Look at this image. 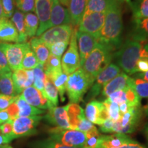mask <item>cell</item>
Listing matches in <instances>:
<instances>
[{"instance_id":"obj_21","label":"cell","mask_w":148,"mask_h":148,"mask_svg":"<svg viewBox=\"0 0 148 148\" xmlns=\"http://www.w3.org/2000/svg\"><path fill=\"white\" fill-rule=\"evenodd\" d=\"M18 42V34L14 24L8 18H0V43Z\"/></svg>"},{"instance_id":"obj_46","label":"cell","mask_w":148,"mask_h":148,"mask_svg":"<svg viewBox=\"0 0 148 148\" xmlns=\"http://www.w3.org/2000/svg\"><path fill=\"white\" fill-rule=\"evenodd\" d=\"M16 96H9L0 93V111L5 110L10 104L14 102Z\"/></svg>"},{"instance_id":"obj_50","label":"cell","mask_w":148,"mask_h":148,"mask_svg":"<svg viewBox=\"0 0 148 148\" xmlns=\"http://www.w3.org/2000/svg\"><path fill=\"white\" fill-rule=\"evenodd\" d=\"M5 110H6L9 116H10V119L11 121H14V119L18 118V108L15 101L12 103V104H10Z\"/></svg>"},{"instance_id":"obj_36","label":"cell","mask_w":148,"mask_h":148,"mask_svg":"<svg viewBox=\"0 0 148 148\" xmlns=\"http://www.w3.org/2000/svg\"><path fill=\"white\" fill-rule=\"evenodd\" d=\"M38 64L39 63L37 60L36 55L29 47L25 51L23 59L22 60V69L25 70L33 69L38 66Z\"/></svg>"},{"instance_id":"obj_49","label":"cell","mask_w":148,"mask_h":148,"mask_svg":"<svg viewBox=\"0 0 148 148\" xmlns=\"http://www.w3.org/2000/svg\"><path fill=\"white\" fill-rule=\"evenodd\" d=\"M136 72L145 73L148 71V58H140L136 64Z\"/></svg>"},{"instance_id":"obj_28","label":"cell","mask_w":148,"mask_h":148,"mask_svg":"<svg viewBox=\"0 0 148 148\" xmlns=\"http://www.w3.org/2000/svg\"><path fill=\"white\" fill-rule=\"evenodd\" d=\"M134 23L132 38L138 41H148V18L134 20Z\"/></svg>"},{"instance_id":"obj_30","label":"cell","mask_w":148,"mask_h":148,"mask_svg":"<svg viewBox=\"0 0 148 148\" xmlns=\"http://www.w3.org/2000/svg\"><path fill=\"white\" fill-rule=\"evenodd\" d=\"M12 80H13L14 90L16 95H20L25 89V83L27 80V74L25 69H20L13 71L12 73Z\"/></svg>"},{"instance_id":"obj_15","label":"cell","mask_w":148,"mask_h":148,"mask_svg":"<svg viewBox=\"0 0 148 148\" xmlns=\"http://www.w3.org/2000/svg\"><path fill=\"white\" fill-rule=\"evenodd\" d=\"M76 38L81 66L86 57L97 45L99 42V39L91 34L80 32L78 30L76 32Z\"/></svg>"},{"instance_id":"obj_22","label":"cell","mask_w":148,"mask_h":148,"mask_svg":"<svg viewBox=\"0 0 148 148\" xmlns=\"http://www.w3.org/2000/svg\"><path fill=\"white\" fill-rule=\"evenodd\" d=\"M87 0H70L68 10L71 20V25L77 26L82 20L86 8Z\"/></svg>"},{"instance_id":"obj_10","label":"cell","mask_w":148,"mask_h":148,"mask_svg":"<svg viewBox=\"0 0 148 148\" xmlns=\"http://www.w3.org/2000/svg\"><path fill=\"white\" fill-rule=\"evenodd\" d=\"M121 73L119 66L110 63L105 69L99 73L90 87L86 100H91L99 95L106 85Z\"/></svg>"},{"instance_id":"obj_33","label":"cell","mask_w":148,"mask_h":148,"mask_svg":"<svg viewBox=\"0 0 148 148\" xmlns=\"http://www.w3.org/2000/svg\"><path fill=\"white\" fill-rule=\"evenodd\" d=\"M45 97L47 99L50 106H57L58 104V92L49 78H46L45 82Z\"/></svg>"},{"instance_id":"obj_11","label":"cell","mask_w":148,"mask_h":148,"mask_svg":"<svg viewBox=\"0 0 148 148\" xmlns=\"http://www.w3.org/2000/svg\"><path fill=\"white\" fill-rule=\"evenodd\" d=\"M42 116L40 115L18 117L12 123V134L15 138L36 134V127Z\"/></svg>"},{"instance_id":"obj_61","label":"cell","mask_w":148,"mask_h":148,"mask_svg":"<svg viewBox=\"0 0 148 148\" xmlns=\"http://www.w3.org/2000/svg\"><path fill=\"white\" fill-rule=\"evenodd\" d=\"M0 148H12L11 146L8 145H1L0 146Z\"/></svg>"},{"instance_id":"obj_1","label":"cell","mask_w":148,"mask_h":148,"mask_svg":"<svg viewBox=\"0 0 148 148\" xmlns=\"http://www.w3.org/2000/svg\"><path fill=\"white\" fill-rule=\"evenodd\" d=\"M123 22L121 5L111 0L105 12V21L99 37V41L110 46L112 49L121 46Z\"/></svg>"},{"instance_id":"obj_60","label":"cell","mask_w":148,"mask_h":148,"mask_svg":"<svg viewBox=\"0 0 148 148\" xmlns=\"http://www.w3.org/2000/svg\"><path fill=\"white\" fill-rule=\"evenodd\" d=\"M113 1H116V3H119V4H120L121 5L122 3L123 2V1H124V0H113Z\"/></svg>"},{"instance_id":"obj_52","label":"cell","mask_w":148,"mask_h":148,"mask_svg":"<svg viewBox=\"0 0 148 148\" xmlns=\"http://www.w3.org/2000/svg\"><path fill=\"white\" fill-rule=\"evenodd\" d=\"M12 121H8L0 125V131L3 134H10L12 132Z\"/></svg>"},{"instance_id":"obj_19","label":"cell","mask_w":148,"mask_h":148,"mask_svg":"<svg viewBox=\"0 0 148 148\" xmlns=\"http://www.w3.org/2000/svg\"><path fill=\"white\" fill-rule=\"evenodd\" d=\"M23 99L31 106L45 110L50 108V104L42 92L34 86L25 88L21 94Z\"/></svg>"},{"instance_id":"obj_41","label":"cell","mask_w":148,"mask_h":148,"mask_svg":"<svg viewBox=\"0 0 148 148\" xmlns=\"http://www.w3.org/2000/svg\"><path fill=\"white\" fill-rule=\"evenodd\" d=\"M87 134V138L82 148H96L97 147L99 141L100 134L99 131L94 132L86 133Z\"/></svg>"},{"instance_id":"obj_62","label":"cell","mask_w":148,"mask_h":148,"mask_svg":"<svg viewBox=\"0 0 148 148\" xmlns=\"http://www.w3.org/2000/svg\"><path fill=\"white\" fill-rule=\"evenodd\" d=\"M125 1H126V2L128 3V4L130 5V6H131V5H132V3L131 2V0H125Z\"/></svg>"},{"instance_id":"obj_59","label":"cell","mask_w":148,"mask_h":148,"mask_svg":"<svg viewBox=\"0 0 148 148\" xmlns=\"http://www.w3.org/2000/svg\"><path fill=\"white\" fill-rule=\"evenodd\" d=\"M145 134L146 138H147V139L148 140V124L146 125L145 127Z\"/></svg>"},{"instance_id":"obj_53","label":"cell","mask_w":148,"mask_h":148,"mask_svg":"<svg viewBox=\"0 0 148 148\" xmlns=\"http://www.w3.org/2000/svg\"><path fill=\"white\" fill-rule=\"evenodd\" d=\"M11 121L10 119V116L6 110L0 111V125L3 124L5 122ZM13 122V121H12Z\"/></svg>"},{"instance_id":"obj_12","label":"cell","mask_w":148,"mask_h":148,"mask_svg":"<svg viewBox=\"0 0 148 148\" xmlns=\"http://www.w3.org/2000/svg\"><path fill=\"white\" fill-rule=\"evenodd\" d=\"M73 31L72 25H58L48 29L40 36V39L50 47L53 44L59 42L69 43Z\"/></svg>"},{"instance_id":"obj_8","label":"cell","mask_w":148,"mask_h":148,"mask_svg":"<svg viewBox=\"0 0 148 148\" xmlns=\"http://www.w3.org/2000/svg\"><path fill=\"white\" fill-rule=\"evenodd\" d=\"M141 114L140 106L130 108L127 112L121 114L119 121L114 122V132L125 134L134 132L139 123Z\"/></svg>"},{"instance_id":"obj_42","label":"cell","mask_w":148,"mask_h":148,"mask_svg":"<svg viewBox=\"0 0 148 148\" xmlns=\"http://www.w3.org/2000/svg\"><path fill=\"white\" fill-rule=\"evenodd\" d=\"M75 130L85 133L94 132L98 131L97 128L93 125V123L88 121L86 118H84L79 122Z\"/></svg>"},{"instance_id":"obj_3","label":"cell","mask_w":148,"mask_h":148,"mask_svg":"<svg viewBox=\"0 0 148 148\" xmlns=\"http://www.w3.org/2000/svg\"><path fill=\"white\" fill-rule=\"evenodd\" d=\"M141 42L130 38L120 47V49L112 56L119 66L129 75L137 73L136 64L140 58Z\"/></svg>"},{"instance_id":"obj_57","label":"cell","mask_w":148,"mask_h":148,"mask_svg":"<svg viewBox=\"0 0 148 148\" xmlns=\"http://www.w3.org/2000/svg\"><path fill=\"white\" fill-rule=\"evenodd\" d=\"M69 1L70 0H59V2H60V4H62V5L65 7H68Z\"/></svg>"},{"instance_id":"obj_44","label":"cell","mask_w":148,"mask_h":148,"mask_svg":"<svg viewBox=\"0 0 148 148\" xmlns=\"http://www.w3.org/2000/svg\"><path fill=\"white\" fill-rule=\"evenodd\" d=\"M36 148H75L73 147H69V146L64 145L58 142L51 140V138L41 140L37 143Z\"/></svg>"},{"instance_id":"obj_16","label":"cell","mask_w":148,"mask_h":148,"mask_svg":"<svg viewBox=\"0 0 148 148\" xmlns=\"http://www.w3.org/2000/svg\"><path fill=\"white\" fill-rule=\"evenodd\" d=\"M134 85V79L130 77L124 72H121L117 76L109 82L101 90V95L106 99L109 95L118 90H124L125 88Z\"/></svg>"},{"instance_id":"obj_40","label":"cell","mask_w":148,"mask_h":148,"mask_svg":"<svg viewBox=\"0 0 148 148\" xmlns=\"http://www.w3.org/2000/svg\"><path fill=\"white\" fill-rule=\"evenodd\" d=\"M134 89L140 98L148 99V82L139 78H135Z\"/></svg>"},{"instance_id":"obj_58","label":"cell","mask_w":148,"mask_h":148,"mask_svg":"<svg viewBox=\"0 0 148 148\" xmlns=\"http://www.w3.org/2000/svg\"><path fill=\"white\" fill-rule=\"evenodd\" d=\"M3 17V8L1 5V3L0 1V18Z\"/></svg>"},{"instance_id":"obj_26","label":"cell","mask_w":148,"mask_h":148,"mask_svg":"<svg viewBox=\"0 0 148 148\" xmlns=\"http://www.w3.org/2000/svg\"><path fill=\"white\" fill-rule=\"evenodd\" d=\"M11 21L14 24V27L18 34V43L27 42V36L25 33V14L18 10L14 11L11 17Z\"/></svg>"},{"instance_id":"obj_7","label":"cell","mask_w":148,"mask_h":148,"mask_svg":"<svg viewBox=\"0 0 148 148\" xmlns=\"http://www.w3.org/2000/svg\"><path fill=\"white\" fill-rule=\"evenodd\" d=\"M30 47L29 42L24 43H0V47L4 52L11 71L22 69L23 60L25 51Z\"/></svg>"},{"instance_id":"obj_63","label":"cell","mask_w":148,"mask_h":148,"mask_svg":"<svg viewBox=\"0 0 148 148\" xmlns=\"http://www.w3.org/2000/svg\"><path fill=\"white\" fill-rule=\"evenodd\" d=\"M145 112L146 114H147V115L148 116V110H145Z\"/></svg>"},{"instance_id":"obj_23","label":"cell","mask_w":148,"mask_h":148,"mask_svg":"<svg viewBox=\"0 0 148 148\" xmlns=\"http://www.w3.org/2000/svg\"><path fill=\"white\" fill-rule=\"evenodd\" d=\"M29 43L31 49L36 55L38 63L43 66L50 55L49 48L45 42L37 37H33Z\"/></svg>"},{"instance_id":"obj_24","label":"cell","mask_w":148,"mask_h":148,"mask_svg":"<svg viewBox=\"0 0 148 148\" xmlns=\"http://www.w3.org/2000/svg\"><path fill=\"white\" fill-rule=\"evenodd\" d=\"M15 102L18 108V117L36 116L45 113V110L35 108V107L29 104L23 99L21 95H18L16 96Z\"/></svg>"},{"instance_id":"obj_31","label":"cell","mask_w":148,"mask_h":148,"mask_svg":"<svg viewBox=\"0 0 148 148\" xmlns=\"http://www.w3.org/2000/svg\"><path fill=\"white\" fill-rule=\"evenodd\" d=\"M134 20L148 18V0H136L132 3Z\"/></svg>"},{"instance_id":"obj_9","label":"cell","mask_w":148,"mask_h":148,"mask_svg":"<svg viewBox=\"0 0 148 148\" xmlns=\"http://www.w3.org/2000/svg\"><path fill=\"white\" fill-rule=\"evenodd\" d=\"M104 21L105 12L85 11L82 20L78 25V31L91 34L99 39Z\"/></svg>"},{"instance_id":"obj_54","label":"cell","mask_w":148,"mask_h":148,"mask_svg":"<svg viewBox=\"0 0 148 148\" xmlns=\"http://www.w3.org/2000/svg\"><path fill=\"white\" fill-rule=\"evenodd\" d=\"M116 148H146L145 146L142 145L141 144L137 143L136 141H134L132 142V143H130L127 144H125V145L120 146L119 147H116Z\"/></svg>"},{"instance_id":"obj_43","label":"cell","mask_w":148,"mask_h":148,"mask_svg":"<svg viewBox=\"0 0 148 148\" xmlns=\"http://www.w3.org/2000/svg\"><path fill=\"white\" fill-rule=\"evenodd\" d=\"M3 8V17H12L14 12V0H0Z\"/></svg>"},{"instance_id":"obj_37","label":"cell","mask_w":148,"mask_h":148,"mask_svg":"<svg viewBox=\"0 0 148 148\" xmlns=\"http://www.w3.org/2000/svg\"><path fill=\"white\" fill-rule=\"evenodd\" d=\"M111 0H87L86 11L106 12Z\"/></svg>"},{"instance_id":"obj_48","label":"cell","mask_w":148,"mask_h":148,"mask_svg":"<svg viewBox=\"0 0 148 148\" xmlns=\"http://www.w3.org/2000/svg\"><path fill=\"white\" fill-rule=\"evenodd\" d=\"M114 122L110 119H107L103 122L101 125H99V128L102 132L112 133L114 132Z\"/></svg>"},{"instance_id":"obj_13","label":"cell","mask_w":148,"mask_h":148,"mask_svg":"<svg viewBox=\"0 0 148 148\" xmlns=\"http://www.w3.org/2000/svg\"><path fill=\"white\" fill-rule=\"evenodd\" d=\"M52 0H35V11L39 22L36 36H40L50 28V16Z\"/></svg>"},{"instance_id":"obj_29","label":"cell","mask_w":148,"mask_h":148,"mask_svg":"<svg viewBox=\"0 0 148 148\" xmlns=\"http://www.w3.org/2000/svg\"><path fill=\"white\" fill-rule=\"evenodd\" d=\"M12 75V71L0 75V93L9 96H16Z\"/></svg>"},{"instance_id":"obj_25","label":"cell","mask_w":148,"mask_h":148,"mask_svg":"<svg viewBox=\"0 0 148 148\" xmlns=\"http://www.w3.org/2000/svg\"><path fill=\"white\" fill-rule=\"evenodd\" d=\"M66 109L69 116V123L71 129L75 130L77 125L79 122L84 118H86L84 114V111L81 106L77 103H69L66 105Z\"/></svg>"},{"instance_id":"obj_2","label":"cell","mask_w":148,"mask_h":148,"mask_svg":"<svg viewBox=\"0 0 148 148\" xmlns=\"http://www.w3.org/2000/svg\"><path fill=\"white\" fill-rule=\"evenodd\" d=\"M113 50L110 46L99 41L85 59L80 67L92 82L99 73L110 64Z\"/></svg>"},{"instance_id":"obj_34","label":"cell","mask_w":148,"mask_h":148,"mask_svg":"<svg viewBox=\"0 0 148 148\" xmlns=\"http://www.w3.org/2000/svg\"><path fill=\"white\" fill-rule=\"evenodd\" d=\"M68 79V75L64 73L63 71L57 74L49 79L52 82L55 87L58 90V94L60 95L61 101H64L65 97L64 94L66 92V84Z\"/></svg>"},{"instance_id":"obj_38","label":"cell","mask_w":148,"mask_h":148,"mask_svg":"<svg viewBox=\"0 0 148 148\" xmlns=\"http://www.w3.org/2000/svg\"><path fill=\"white\" fill-rule=\"evenodd\" d=\"M102 103L106 107L109 119L112 120L114 122L119 121L121 116L119 111V105L116 103L111 102L106 99H105Z\"/></svg>"},{"instance_id":"obj_5","label":"cell","mask_w":148,"mask_h":148,"mask_svg":"<svg viewBox=\"0 0 148 148\" xmlns=\"http://www.w3.org/2000/svg\"><path fill=\"white\" fill-rule=\"evenodd\" d=\"M49 138L64 145L75 148H82L87 134L73 129L55 127L49 130Z\"/></svg>"},{"instance_id":"obj_55","label":"cell","mask_w":148,"mask_h":148,"mask_svg":"<svg viewBox=\"0 0 148 148\" xmlns=\"http://www.w3.org/2000/svg\"><path fill=\"white\" fill-rule=\"evenodd\" d=\"M119 108L120 113H121V114H125V112H127V111L130 109V108H132V107L130 106L127 103L124 102V103H121V104H119Z\"/></svg>"},{"instance_id":"obj_14","label":"cell","mask_w":148,"mask_h":148,"mask_svg":"<svg viewBox=\"0 0 148 148\" xmlns=\"http://www.w3.org/2000/svg\"><path fill=\"white\" fill-rule=\"evenodd\" d=\"M84 114L88 121L93 124L100 125L109 119L108 112L103 103L97 100H92L86 104Z\"/></svg>"},{"instance_id":"obj_18","label":"cell","mask_w":148,"mask_h":148,"mask_svg":"<svg viewBox=\"0 0 148 148\" xmlns=\"http://www.w3.org/2000/svg\"><path fill=\"white\" fill-rule=\"evenodd\" d=\"M71 25V20L69 10L59 2V0H52L50 27L58 25ZM50 27V28H51Z\"/></svg>"},{"instance_id":"obj_47","label":"cell","mask_w":148,"mask_h":148,"mask_svg":"<svg viewBox=\"0 0 148 148\" xmlns=\"http://www.w3.org/2000/svg\"><path fill=\"white\" fill-rule=\"evenodd\" d=\"M10 71L11 70L9 67L5 53L0 47V75Z\"/></svg>"},{"instance_id":"obj_56","label":"cell","mask_w":148,"mask_h":148,"mask_svg":"<svg viewBox=\"0 0 148 148\" xmlns=\"http://www.w3.org/2000/svg\"><path fill=\"white\" fill-rule=\"evenodd\" d=\"M135 77L148 82V71L145 72V73H138L137 75H135Z\"/></svg>"},{"instance_id":"obj_32","label":"cell","mask_w":148,"mask_h":148,"mask_svg":"<svg viewBox=\"0 0 148 148\" xmlns=\"http://www.w3.org/2000/svg\"><path fill=\"white\" fill-rule=\"evenodd\" d=\"M39 22L36 14L28 12L25 15V28L27 38L34 36L38 30Z\"/></svg>"},{"instance_id":"obj_45","label":"cell","mask_w":148,"mask_h":148,"mask_svg":"<svg viewBox=\"0 0 148 148\" xmlns=\"http://www.w3.org/2000/svg\"><path fill=\"white\" fill-rule=\"evenodd\" d=\"M68 44L69 43H66L64 42H56V43L53 44L50 47H49V51H50L51 54L61 58V56L63 55L64 51L66 50Z\"/></svg>"},{"instance_id":"obj_51","label":"cell","mask_w":148,"mask_h":148,"mask_svg":"<svg viewBox=\"0 0 148 148\" xmlns=\"http://www.w3.org/2000/svg\"><path fill=\"white\" fill-rule=\"evenodd\" d=\"M14 139H15V137L12 132L10 134H3L0 131V146L7 145Z\"/></svg>"},{"instance_id":"obj_39","label":"cell","mask_w":148,"mask_h":148,"mask_svg":"<svg viewBox=\"0 0 148 148\" xmlns=\"http://www.w3.org/2000/svg\"><path fill=\"white\" fill-rule=\"evenodd\" d=\"M14 5L22 12H34L35 10V0H14Z\"/></svg>"},{"instance_id":"obj_17","label":"cell","mask_w":148,"mask_h":148,"mask_svg":"<svg viewBox=\"0 0 148 148\" xmlns=\"http://www.w3.org/2000/svg\"><path fill=\"white\" fill-rule=\"evenodd\" d=\"M44 118L48 123L56 127L71 129L66 106L50 107Z\"/></svg>"},{"instance_id":"obj_20","label":"cell","mask_w":148,"mask_h":148,"mask_svg":"<svg viewBox=\"0 0 148 148\" xmlns=\"http://www.w3.org/2000/svg\"><path fill=\"white\" fill-rule=\"evenodd\" d=\"M134 140L127 134L115 133L112 135H100L99 141L96 148H116L132 143Z\"/></svg>"},{"instance_id":"obj_27","label":"cell","mask_w":148,"mask_h":148,"mask_svg":"<svg viewBox=\"0 0 148 148\" xmlns=\"http://www.w3.org/2000/svg\"><path fill=\"white\" fill-rule=\"evenodd\" d=\"M43 70L46 74V76L49 79L62 72L61 59L60 57L51 53L47 62L43 65Z\"/></svg>"},{"instance_id":"obj_4","label":"cell","mask_w":148,"mask_h":148,"mask_svg":"<svg viewBox=\"0 0 148 148\" xmlns=\"http://www.w3.org/2000/svg\"><path fill=\"white\" fill-rule=\"evenodd\" d=\"M93 82L81 67L70 74L66 84V92L70 103H78Z\"/></svg>"},{"instance_id":"obj_35","label":"cell","mask_w":148,"mask_h":148,"mask_svg":"<svg viewBox=\"0 0 148 148\" xmlns=\"http://www.w3.org/2000/svg\"><path fill=\"white\" fill-rule=\"evenodd\" d=\"M33 72H34V83H33L34 87L40 90L45 97L44 87H45V82L46 78H47V76H46V74L43 70V66L38 64V66L33 69Z\"/></svg>"},{"instance_id":"obj_6","label":"cell","mask_w":148,"mask_h":148,"mask_svg":"<svg viewBox=\"0 0 148 148\" xmlns=\"http://www.w3.org/2000/svg\"><path fill=\"white\" fill-rule=\"evenodd\" d=\"M77 26H73V31L69 41V46L64 53L61 61L62 71L66 75L73 73L80 67V58L77 48L76 32Z\"/></svg>"}]
</instances>
